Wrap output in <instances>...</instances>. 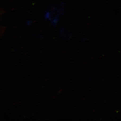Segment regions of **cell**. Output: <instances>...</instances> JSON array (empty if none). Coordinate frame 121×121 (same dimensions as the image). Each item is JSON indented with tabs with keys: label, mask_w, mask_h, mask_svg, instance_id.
<instances>
[{
	"label": "cell",
	"mask_w": 121,
	"mask_h": 121,
	"mask_svg": "<svg viewBox=\"0 0 121 121\" xmlns=\"http://www.w3.org/2000/svg\"><path fill=\"white\" fill-rule=\"evenodd\" d=\"M64 6L60 4V6L52 5L49 8L46 13L45 17L51 21L53 25H56L59 17L64 13Z\"/></svg>",
	"instance_id": "6da1fadb"
}]
</instances>
